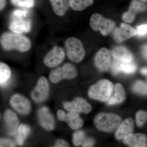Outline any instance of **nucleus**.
<instances>
[{"instance_id": "1a4fd4ad", "label": "nucleus", "mask_w": 147, "mask_h": 147, "mask_svg": "<svg viewBox=\"0 0 147 147\" xmlns=\"http://www.w3.org/2000/svg\"><path fill=\"white\" fill-rule=\"evenodd\" d=\"M10 104L15 111L21 115H27L30 112V102L21 94L13 95L11 98Z\"/></svg>"}, {"instance_id": "393cba45", "label": "nucleus", "mask_w": 147, "mask_h": 147, "mask_svg": "<svg viewBox=\"0 0 147 147\" xmlns=\"http://www.w3.org/2000/svg\"><path fill=\"white\" fill-rule=\"evenodd\" d=\"M11 76V71L6 64L0 62V86H5L8 83Z\"/></svg>"}, {"instance_id": "9b49d317", "label": "nucleus", "mask_w": 147, "mask_h": 147, "mask_svg": "<svg viewBox=\"0 0 147 147\" xmlns=\"http://www.w3.org/2000/svg\"><path fill=\"white\" fill-rule=\"evenodd\" d=\"M95 63L100 71H108L111 64V53L110 50L105 47L98 50L95 58Z\"/></svg>"}, {"instance_id": "f257e3e1", "label": "nucleus", "mask_w": 147, "mask_h": 147, "mask_svg": "<svg viewBox=\"0 0 147 147\" xmlns=\"http://www.w3.org/2000/svg\"><path fill=\"white\" fill-rule=\"evenodd\" d=\"M0 42L4 50L9 51L13 50L19 52L28 51L31 43L28 38L19 34L5 32L2 35Z\"/></svg>"}, {"instance_id": "f03ea898", "label": "nucleus", "mask_w": 147, "mask_h": 147, "mask_svg": "<svg viewBox=\"0 0 147 147\" xmlns=\"http://www.w3.org/2000/svg\"><path fill=\"white\" fill-rule=\"evenodd\" d=\"M114 90L113 83L109 80L102 79L90 87L89 96L92 99L105 101L108 100Z\"/></svg>"}, {"instance_id": "6ab92c4d", "label": "nucleus", "mask_w": 147, "mask_h": 147, "mask_svg": "<svg viewBox=\"0 0 147 147\" xmlns=\"http://www.w3.org/2000/svg\"><path fill=\"white\" fill-rule=\"evenodd\" d=\"M134 121L131 118L125 120L115 133V137L118 140L123 139L125 137L132 133L134 128Z\"/></svg>"}, {"instance_id": "ddd939ff", "label": "nucleus", "mask_w": 147, "mask_h": 147, "mask_svg": "<svg viewBox=\"0 0 147 147\" xmlns=\"http://www.w3.org/2000/svg\"><path fill=\"white\" fill-rule=\"evenodd\" d=\"M38 118L40 125L45 130L51 131L55 128V119L47 107L40 108L38 112Z\"/></svg>"}, {"instance_id": "4c0bfd02", "label": "nucleus", "mask_w": 147, "mask_h": 147, "mask_svg": "<svg viewBox=\"0 0 147 147\" xmlns=\"http://www.w3.org/2000/svg\"><path fill=\"white\" fill-rule=\"evenodd\" d=\"M143 53L144 57L145 58H147V45H146L144 46L143 48Z\"/></svg>"}, {"instance_id": "c756f323", "label": "nucleus", "mask_w": 147, "mask_h": 147, "mask_svg": "<svg viewBox=\"0 0 147 147\" xmlns=\"http://www.w3.org/2000/svg\"><path fill=\"white\" fill-rule=\"evenodd\" d=\"M147 113L143 111H140L136 114V122L138 126L144 125L147 120Z\"/></svg>"}, {"instance_id": "7c9ffc66", "label": "nucleus", "mask_w": 147, "mask_h": 147, "mask_svg": "<svg viewBox=\"0 0 147 147\" xmlns=\"http://www.w3.org/2000/svg\"><path fill=\"white\" fill-rule=\"evenodd\" d=\"M28 11L26 9H16L13 11L11 15L12 18H23L27 17Z\"/></svg>"}, {"instance_id": "5701e85b", "label": "nucleus", "mask_w": 147, "mask_h": 147, "mask_svg": "<svg viewBox=\"0 0 147 147\" xmlns=\"http://www.w3.org/2000/svg\"><path fill=\"white\" fill-rule=\"evenodd\" d=\"M125 92L123 87L119 84H117L115 86V92L113 96L108 99V104L115 105L122 102L125 98Z\"/></svg>"}, {"instance_id": "a878e982", "label": "nucleus", "mask_w": 147, "mask_h": 147, "mask_svg": "<svg viewBox=\"0 0 147 147\" xmlns=\"http://www.w3.org/2000/svg\"><path fill=\"white\" fill-rule=\"evenodd\" d=\"M68 1L70 7L78 11L84 10L94 3L93 0H68Z\"/></svg>"}, {"instance_id": "a211bd4d", "label": "nucleus", "mask_w": 147, "mask_h": 147, "mask_svg": "<svg viewBox=\"0 0 147 147\" xmlns=\"http://www.w3.org/2000/svg\"><path fill=\"white\" fill-rule=\"evenodd\" d=\"M4 119L7 127V132L9 135L16 134L19 125V120L14 112L7 110L4 114Z\"/></svg>"}, {"instance_id": "9d476101", "label": "nucleus", "mask_w": 147, "mask_h": 147, "mask_svg": "<svg viewBox=\"0 0 147 147\" xmlns=\"http://www.w3.org/2000/svg\"><path fill=\"white\" fill-rule=\"evenodd\" d=\"M64 108L69 112H75L88 114L91 111V105L84 98L77 97L71 102L63 103Z\"/></svg>"}, {"instance_id": "4468645a", "label": "nucleus", "mask_w": 147, "mask_h": 147, "mask_svg": "<svg viewBox=\"0 0 147 147\" xmlns=\"http://www.w3.org/2000/svg\"><path fill=\"white\" fill-rule=\"evenodd\" d=\"M146 6L143 2L133 0L131 2L128 11L124 13L122 19L125 23H132L135 20L136 14L138 12L145 11Z\"/></svg>"}, {"instance_id": "c85d7f7f", "label": "nucleus", "mask_w": 147, "mask_h": 147, "mask_svg": "<svg viewBox=\"0 0 147 147\" xmlns=\"http://www.w3.org/2000/svg\"><path fill=\"white\" fill-rule=\"evenodd\" d=\"M14 5L22 7L31 8L34 6V0H11Z\"/></svg>"}, {"instance_id": "2f4dec72", "label": "nucleus", "mask_w": 147, "mask_h": 147, "mask_svg": "<svg viewBox=\"0 0 147 147\" xmlns=\"http://www.w3.org/2000/svg\"><path fill=\"white\" fill-rule=\"evenodd\" d=\"M15 144L10 139L0 138V147H15Z\"/></svg>"}, {"instance_id": "473e14b6", "label": "nucleus", "mask_w": 147, "mask_h": 147, "mask_svg": "<svg viewBox=\"0 0 147 147\" xmlns=\"http://www.w3.org/2000/svg\"><path fill=\"white\" fill-rule=\"evenodd\" d=\"M137 34L140 36L146 35L147 32V24L141 25L137 27Z\"/></svg>"}, {"instance_id": "20e7f679", "label": "nucleus", "mask_w": 147, "mask_h": 147, "mask_svg": "<svg viewBox=\"0 0 147 147\" xmlns=\"http://www.w3.org/2000/svg\"><path fill=\"white\" fill-rule=\"evenodd\" d=\"M67 57L74 62L81 61L85 56V50L81 40L75 37H70L65 42Z\"/></svg>"}, {"instance_id": "412c9836", "label": "nucleus", "mask_w": 147, "mask_h": 147, "mask_svg": "<svg viewBox=\"0 0 147 147\" xmlns=\"http://www.w3.org/2000/svg\"><path fill=\"white\" fill-rule=\"evenodd\" d=\"M50 1L53 11L59 16H64L70 7L68 0H50Z\"/></svg>"}, {"instance_id": "dca6fc26", "label": "nucleus", "mask_w": 147, "mask_h": 147, "mask_svg": "<svg viewBox=\"0 0 147 147\" xmlns=\"http://www.w3.org/2000/svg\"><path fill=\"white\" fill-rule=\"evenodd\" d=\"M137 68L136 65L132 62H122L116 60L114 61L112 66V72L115 75L118 74L121 72L126 74H131L136 71Z\"/></svg>"}, {"instance_id": "7ed1b4c3", "label": "nucleus", "mask_w": 147, "mask_h": 147, "mask_svg": "<svg viewBox=\"0 0 147 147\" xmlns=\"http://www.w3.org/2000/svg\"><path fill=\"white\" fill-rule=\"evenodd\" d=\"M120 117L113 113H101L94 119V123L98 130L104 132H111L119 126Z\"/></svg>"}, {"instance_id": "58836bf2", "label": "nucleus", "mask_w": 147, "mask_h": 147, "mask_svg": "<svg viewBox=\"0 0 147 147\" xmlns=\"http://www.w3.org/2000/svg\"><path fill=\"white\" fill-rule=\"evenodd\" d=\"M141 72H142V74H144V75H147V68H144L142 69V70H141Z\"/></svg>"}, {"instance_id": "f8f14e48", "label": "nucleus", "mask_w": 147, "mask_h": 147, "mask_svg": "<svg viewBox=\"0 0 147 147\" xmlns=\"http://www.w3.org/2000/svg\"><path fill=\"white\" fill-rule=\"evenodd\" d=\"M137 34V30L128 24L122 23L120 28L115 30L113 36L118 42L125 41Z\"/></svg>"}, {"instance_id": "f3484780", "label": "nucleus", "mask_w": 147, "mask_h": 147, "mask_svg": "<svg viewBox=\"0 0 147 147\" xmlns=\"http://www.w3.org/2000/svg\"><path fill=\"white\" fill-rule=\"evenodd\" d=\"M123 142L130 147H145L147 146V138L142 133L129 134L123 139Z\"/></svg>"}, {"instance_id": "cd10ccee", "label": "nucleus", "mask_w": 147, "mask_h": 147, "mask_svg": "<svg viewBox=\"0 0 147 147\" xmlns=\"http://www.w3.org/2000/svg\"><path fill=\"white\" fill-rule=\"evenodd\" d=\"M86 139L85 133L82 130L76 131L73 135V142L76 146H80L83 144Z\"/></svg>"}, {"instance_id": "2eb2a0df", "label": "nucleus", "mask_w": 147, "mask_h": 147, "mask_svg": "<svg viewBox=\"0 0 147 147\" xmlns=\"http://www.w3.org/2000/svg\"><path fill=\"white\" fill-rule=\"evenodd\" d=\"M27 17L23 18H12L9 28L15 33L21 34L28 32L30 30L31 23Z\"/></svg>"}, {"instance_id": "39448f33", "label": "nucleus", "mask_w": 147, "mask_h": 147, "mask_svg": "<svg viewBox=\"0 0 147 147\" xmlns=\"http://www.w3.org/2000/svg\"><path fill=\"white\" fill-rule=\"evenodd\" d=\"M90 26L94 30L99 31L102 35L106 36L115 29V24L112 20L105 18L101 14L95 13L91 16Z\"/></svg>"}, {"instance_id": "b1692460", "label": "nucleus", "mask_w": 147, "mask_h": 147, "mask_svg": "<svg viewBox=\"0 0 147 147\" xmlns=\"http://www.w3.org/2000/svg\"><path fill=\"white\" fill-rule=\"evenodd\" d=\"M16 136V142L18 145L24 144L25 140L30 132V128L26 124H21L18 126Z\"/></svg>"}, {"instance_id": "423d86ee", "label": "nucleus", "mask_w": 147, "mask_h": 147, "mask_svg": "<svg viewBox=\"0 0 147 147\" xmlns=\"http://www.w3.org/2000/svg\"><path fill=\"white\" fill-rule=\"evenodd\" d=\"M76 67L71 63H67L61 67L53 70L49 74V79L53 83H57L63 79H72L76 77Z\"/></svg>"}, {"instance_id": "e433bc0d", "label": "nucleus", "mask_w": 147, "mask_h": 147, "mask_svg": "<svg viewBox=\"0 0 147 147\" xmlns=\"http://www.w3.org/2000/svg\"><path fill=\"white\" fill-rule=\"evenodd\" d=\"M6 5V0H0V11L3 10Z\"/></svg>"}, {"instance_id": "6e6552de", "label": "nucleus", "mask_w": 147, "mask_h": 147, "mask_svg": "<svg viewBox=\"0 0 147 147\" xmlns=\"http://www.w3.org/2000/svg\"><path fill=\"white\" fill-rule=\"evenodd\" d=\"M65 57V53L63 49L56 46L45 55L43 62L46 66L53 68L60 64L63 61Z\"/></svg>"}, {"instance_id": "aec40b11", "label": "nucleus", "mask_w": 147, "mask_h": 147, "mask_svg": "<svg viewBox=\"0 0 147 147\" xmlns=\"http://www.w3.org/2000/svg\"><path fill=\"white\" fill-rule=\"evenodd\" d=\"M112 55L115 60L122 62H131L134 59L131 52L122 46L115 47L112 51Z\"/></svg>"}, {"instance_id": "4be33fe9", "label": "nucleus", "mask_w": 147, "mask_h": 147, "mask_svg": "<svg viewBox=\"0 0 147 147\" xmlns=\"http://www.w3.org/2000/svg\"><path fill=\"white\" fill-rule=\"evenodd\" d=\"M65 121L67 122L69 127L73 129H79L83 126V121L76 112H69L66 114Z\"/></svg>"}, {"instance_id": "bb28decb", "label": "nucleus", "mask_w": 147, "mask_h": 147, "mask_svg": "<svg viewBox=\"0 0 147 147\" xmlns=\"http://www.w3.org/2000/svg\"><path fill=\"white\" fill-rule=\"evenodd\" d=\"M132 89L135 93L141 94H146L147 84L142 81H137L133 85Z\"/></svg>"}, {"instance_id": "c9c22d12", "label": "nucleus", "mask_w": 147, "mask_h": 147, "mask_svg": "<svg viewBox=\"0 0 147 147\" xmlns=\"http://www.w3.org/2000/svg\"><path fill=\"white\" fill-rule=\"evenodd\" d=\"M58 119L61 121H65L66 118V114L63 110H59L57 112Z\"/></svg>"}, {"instance_id": "72a5a7b5", "label": "nucleus", "mask_w": 147, "mask_h": 147, "mask_svg": "<svg viewBox=\"0 0 147 147\" xmlns=\"http://www.w3.org/2000/svg\"><path fill=\"white\" fill-rule=\"evenodd\" d=\"M69 146L68 143L63 139H58L55 142L54 147H67Z\"/></svg>"}, {"instance_id": "f704fd0d", "label": "nucleus", "mask_w": 147, "mask_h": 147, "mask_svg": "<svg viewBox=\"0 0 147 147\" xmlns=\"http://www.w3.org/2000/svg\"><path fill=\"white\" fill-rule=\"evenodd\" d=\"M94 144V141L93 139L90 138H86L82 146L84 147H92Z\"/></svg>"}, {"instance_id": "ea45409f", "label": "nucleus", "mask_w": 147, "mask_h": 147, "mask_svg": "<svg viewBox=\"0 0 147 147\" xmlns=\"http://www.w3.org/2000/svg\"><path fill=\"white\" fill-rule=\"evenodd\" d=\"M139 1H141L142 2H146L147 0H139Z\"/></svg>"}, {"instance_id": "0eeeda50", "label": "nucleus", "mask_w": 147, "mask_h": 147, "mask_svg": "<svg viewBox=\"0 0 147 147\" xmlns=\"http://www.w3.org/2000/svg\"><path fill=\"white\" fill-rule=\"evenodd\" d=\"M50 91V86L47 79L45 77H40L38 79L36 87L31 93L33 100L40 103L47 99Z\"/></svg>"}]
</instances>
